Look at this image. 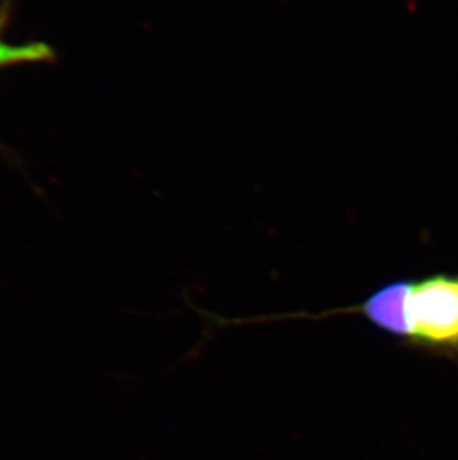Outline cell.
<instances>
[{"label":"cell","instance_id":"6da1fadb","mask_svg":"<svg viewBox=\"0 0 458 460\" xmlns=\"http://www.w3.org/2000/svg\"><path fill=\"white\" fill-rule=\"evenodd\" d=\"M342 314H357L407 348L458 362V274L394 280L362 303L324 312Z\"/></svg>","mask_w":458,"mask_h":460},{"label":"cell","instance_id":"7a4b0ae2","mask_svg":"<svg viewBox=\"0 0 458 460\" xmlns=\"http://www.w3.org/2000/svg\"><path fill=\"white\" fill-rule=\"evenodd\" d=\"M13 0H4L0 4V69L11 66L36 65L54 60L56 52L45 42L29 44H11L4 40V31L11 22Z\"/></svg>","mask_w":458,"mask_h":460}]
</instances>
